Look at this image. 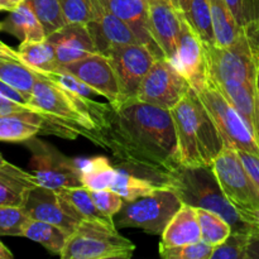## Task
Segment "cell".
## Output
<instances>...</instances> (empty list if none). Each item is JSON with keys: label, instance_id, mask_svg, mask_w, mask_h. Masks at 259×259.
<instances>
[{"label": "cell", "instance_id": "cell-31", "mask_svg": "<svg viewBox=\"0 0 259 259\" xmlns=\"http://www.w3.org/2000/svg\"><path fill=\"white\" fill-rule=\"evenodd\" d=\"M60 191L65 196V199L72 205V207L82 220H94V222L106 223V224H115L113 218L106 217L103 212L99 211L93 201L90 190H88L86 187H70V189H62Z\"/></svg>", "mask_w": 259, "mask_h": 259}, {"label": "cell", "instance_id": "cell-17", "mask_svg": "<svg viewBox=\"0 0 259 259\" xmlns=\"http://www.w3.org/2000/svg\"><path fill=\"white\" fill-rule=\"evenodd\" d=\"M53 45L58 68L67 63L82 60L94 53H100L88 25L66 24L47 37Z\"/></svg>", "mask_w": 259, "mask_h": 259}, {"label": "cell", "instance_id": "cell-3", "mask_svg": "<svg viewBox=\"0 0 259 259\" xmlns=\"http://www.w3.org/2000/svg\"><path fill=\"white\" fill-rule=\"evenodd\" d=\"M177 136L180 166H212L224 139L194 89L171 109Z\"/></svg>", "mask_w": 259, "mask_h": 259}, {"label": "cell", "instance_id": "cell-4", "mask_svg": "<svg viewBox=\"0 0 259 259\" xmlns=\"http://www.w3.org/2000/svg\"><path fill=\"white\" fill-rule=\"evenodd\" d=\"M167 189H171L182 204L220 215L229 223L233 232L252 235L253 225L245 223L227 199L212 167L179 166L169 172Z\"/></svg>", "mask_w": 259, "mask_h": 259}, {"label": "cell", "instance_id": "cell-21", "mask_svg": "<svg viewBox=\"0 0 259 259\" xmlns=\"http://www.w3.org/2000/svg\"><path fill=\"white\" fill-rule=\"evenodd\" d=\"M215 85L228 99V101L237 109L240 116L244 119L259 144V105L257 86H252L249 83L235 80H228L224 82L215 83Z\"/></svg>", "mask_w": 259, "mask_h": 259}, {"label": "cell", "instance_id": "cell-5", "mask_svg": "<svg viewBox=\"0 0 259 259\" xmlns=\"http://www.w3.org/2000/svg\"><path fill=\"white\" fill-rule=\"evenodd\" d=\"M136 244L116 229L115 224L82 220L68 237L62 259H129Z\"/></svg>", "mask_w": 259, "mask_h": 259}, {"label": "cell", "instance_id": "cell-52", "mask_svg": "<svg viewBox=\"0 0 259 259\" xmlns=\"http://www.w3.org/2000/svg\"><path fill=\"white\" fill-rule=\"evenodd\" d=\"M0 30H2V22H0Z\"/></svg>", "mask_w": 259, "mask_h": 259}, {"label": "cell", "instance_id": "cell-34", "mask_svg": "<svg viewBox=\"0 0 259 259\" xmlns=\"http://www.w3.org/2000/svg\"><path fill=\"white\" fill-rule=\"evenodd\" d=\"M25 3L32 8L47 37L67 24L60 0H27Z\"/></svg>", "mask_w": 259, "mask_h": 259}, {"label": "cell", "instance_id": "cell-48", "mask_svg": "<svg viewBox=\"0 0 259 259\" xmlns=\"http://www.w3.org/2000/svg\"><path fill=\"white\" fill-rule=\"evenodd\" d=\"M13 253L0 242V259H12Z\"/></svg>", "mask_w": 259, "mask_h": 259}, {"label": "cell", "instance_id": "cell-38", "mask_svg": "<svg viewBox=\"0 0 259 259\" xmlns=\"http://www.w3.org/2000/svg\"><path fill=\"white\" fill-rule=\"evenodd\" d=\"M29 217L23 207L0 205V237H22L23 228Z\"/></svg>", "mask_w": 259, "mask_h": 259}, {"label": "cell", "instance_id": "cell-11", "mask_svg": "<svg viewBox=\"0 0 259 259\" xmlns=\"http://www.w3.org/2000/svg\"><path fill=\"white\" fill-rule=\"evenodd\" d=\"M191 85L176 66L164 57H158L142 81L137 99L143 103L171 110L189 93Z\"/></svg>", "mask_w": 259, "mask_h": 259}, {"label": "cell", "instance_id": "cell-37", "mask_svg": "<svg viewBox=\"0 0 259 259\" xmlns=\"http://www.w3.org/2000/svg\"><path fill=\"white\" fill-rule=\"evenodd\" d=\"M212 252L214 247L204 240L180 247H159V255L164 259H210Z\"/></svg>", "mask_w": 259, "mask_h": 259}, {"label": "cell", "instance_id": "cell-32", "mask_svg": "<svg viewBox=\"0 0 259 259\" xmlns=\"http://www.w3.org/2000/svg\"><path fill=\"white\" fill-rule=\"evenodd\" d=\"M184 17L205 45H215L209 0H191Z\"/></svg>", "mask_w": 259, "mask_h": 259}, {"label": "cell", "instance_id": "cell-29", "mask_svg": "<svg viewBox=\"0 0 259 259\" xmlns=\"http://www.w3.org/2000/svg\"><path fill=\"white\" fill-rule=\"evenodd\" d=\"M116 176L111 184L110 189L118 195H120L124 201H133L142 196L152 194L158 189H162L154 182L143 179L138 175L133 174L123 166L116 164Z\"/></svg>", "mask_w": 259, "mask_h": 259}, {"label": "cell", "instance_id": "cell-41", "mask_svg": "<svg viewBox=\"0 0 259 259\" xmlns=\"http://www.w3.org/2000/svg\"><path fill=\"white\" fill-rule=\"evenodd\" d=\"M90 192L95 206L106 217L114 218L123 209L125 201L113 190H99V191Z\"/></svg>", "mask_w": 259, "mask_h": 259}, {"label": "cell", "instance_id": "cell-2", "mask_svg": "<svg viewBox=\"0 0 259 259\" xmlns=\"http://www.w3.org/2000/svg\"><path fill=\"white\" fill-rule=\"evenodd\" d=\"M28 105L45 115L43 134H56L66 139L82 136L101 146L100 134L110 103L80 96L39 75Z\"/></svg>", "mask_w": 259, "mask_h": 259}, {"label": "cell", "instance_id": "cell-9", "mask_svg": "<svg viewBox=\"0 0 259 259\" xmlns=\"http://www.w3.org/2000/svg\"><path fill=\"white\" fill-rule=\"evenodd\" d=\"M195 91L217 124L224 144L259 157V144L252 131L217 85L207 78V82Z\"/></svg>", "mask_w": 259, "mask_h": 259}, {"label": "cell", "instance_id": "cell-14", "mask_svg": "<svg viewBox=\"0 0 259 259\" xmlns=\"http://www.w3.org/2000/svg\"><path fill=\"white\" fill-rule=\"evenodd\" d=\"M23 209L30 219L58 225L70 234L82 222L80 215L65 199L60 190L35 187L30 191Z\"/></svg>", "mask_w": 259, "mask_h": 259}, {"label": "cell", "instance_id": "cell-10", "mask_svg": "<svg viewBox=\"0 0 259 259\" xmlns=\"http://www.w3.org/2000/svg\"><path fill=\"white\" fill-rule=\"evenodd\" d=\"M27 143L30 151V168L39 186L51 190L82 186L77 161L35 137Z\"/></svg>", "mask_w": 259, "mask_h": 259}, {"label": "cell", "instance_id": "cell-45", "mask_svg": "<svg viewBox=\"0 0 259 259\" xmlns=\"http://www.w3.org/2000/svg\"><path fill=\"white\" fill-rule=\"evenodd\" d=\"M247 259H259V237L250 235L247 248Z\"/></svg>", "mask_w": 259, "mask_h": 259}, {"label": "cell", "instance_id": "cell-36", "mask_svg": "<svg viewBox=\"0 0 259 259\" xmlns=\"http://www.w3.org/2000/svg\"><path fill=\"white\" fill-rule=\"evenodd\" d=\"M250 235L233 232L225 242L214 247L210 259H247V248Z\"/></svg>", "mask_w": 259, "mask_h": 259}, {"label": "cell", "instance_id": "cell-46", "mask_svg": "<svg viewBox=\"0 0 259 259\" xmlns=\"http://www.w3.org/2000/svg\"><path fill=\"white\" fill-rule=\"evenodd\" d=\"M0 58H5V60L20 61L19 55H18V51L12 50L9 46H7L5 43H3L2 40H0Z\"/></svg>", "mask_w": 259, "mask_h": 259}, {"label": "cell", "instance_id": "cell-26", "mask_svg": "<svg viewBox=\"0 0 259 259\" xmlns=\"http://www.w3.org/2000/svg\"><path fill=\"white\" fill-rule=\"evenodd\" d=\"M80 168L81 184L90 191L109 190L116 176V167L110 159L98 156L93 158L77 161Z\"/></svg>", "mask_w": 259, "mask_h": 259}, {"label": "cell", "instance_id": "cell-7", "mask_svg": "<svg viewBox=\"0 0 259 259\" xmlns=\"http://www.w3.org/2000/svg\"><path fill=\"white\" fill-rule=\"evenodd\" d=\"M205 51L207 78L211 82L220 83L228 80H235L257 86L258 55L254 42L247 29L233 45L227 47L205 45Z\"/></svg>", "mask_w": 259, "mask_h": 259}, {"label": "cell", "instance_id": "cell-19", "mask_svg": "<svg viewBox=\"0 0 259 259\" xmlns=\"http://www.w3.org/2000/svg\"><path fill=\"white\" fill-rule=\"evenodd\" d=\"M108 12L129 25L143 45L148 46L158 57H163L149 30L148 0H100Z\"/></svg>", "mask_w": 259, "mask_h": 259}, {"label": "cell", "instance_id": "cell-13", "mask_svg": "<svg viewBox=\"0 0 259 259\" xmlns=\"http://www.w3.org/2000/svg\"><path fill=\"white\" fill-rule=\"evenodd\" d=\"M58 70L77 77L96 91L98 95L108 99L113 106H118L123 103L118 76L108 55L94 53L82 60L61 66Z\"/></svg>", "mask_w": 259, "mask_h": 259}, {"label": "cell", "instance_id": "cell-6", "mask_svg": "<svg viewBox=\"0 0 259 259\" xmlns=\"http://www.w3.org/2000/svg\"><path fill=\"white\" fill-rule=\"evenodd\" d=\"M211 167L227 199L242 219L253 225L254 233L259 227V190L245 169L238 151L224 144Z\"/></svg>", "mask_w": 259, "mask_h": 259}, {"label": "cell", "instance_id": "cell-40", "mask_svg": "<svg viewBox=\"0 0 259 259\" xmlns=\"http://www.w3.org/2000/svg\"><path fill=\"white\" fill-rule=\"evenodd\" d=\"M42 76H45L48 80L53 81V82L57 83V85L62 86V88L67 89V90L72 91V93L77 94V95L80 96L94 99V96L98 95V93L94 91L91 88H89L86 83H83L82 81L78 80L77 77H75V76L71 75V73L65 72V71L57 70L55 71V72L42 73Z\"/></svg>", "mask_w": 259, "mask_h": 259}, {"label": "cell", "instance_id": "cell-43", "mask_svg": "<svg viewBox=\"0 0 259 259\" xmlns=\"http://www.w3.org/2000/svg\"><path fill=\"white\" fill-rule=\"evenodd\" d=\"M25 109H32V108L28 105H24V104L17 103V101L12 100V99L9 98H5V96L0 95V114H8V113H13V111L25 110Z\"/></svg>", "mask_w": 259, "mask_h": 259}, {"label": "cell", "instance_id": "cell-42", "mask_svg": "<svg viewBox=\"0 0 259 259\" xmlns=\"http://www.w3.org/2000/svg\"><path fill=\"white\" fill-rule=\"evenodd\" d=\"M238 153H239L240 159H242L247 172L249 174L250 179L253 180V182L259 190V157L243 151H238Z\"/></svg>", "mask_w": 259, "mask_h": 259}, {"label": "cell", "instance_id": "cell-47", "mask_svg": "<svg viewBox=\"0 0 259 259\" xmlns=\"http://www.w3.org/2000/svg\"><path fill=\"white\" fill-rule=\"evenodd\" d=\"M169 2L184 14V13H186L187 9H189V5L191 0H169Z\"/></svg>", "mask_w": 259, "mask_h": 259}, {"label": "cell", "instance_id": "cell-1", "mask_svg": "<svg viewBox=\"0 0 259 259\" xmlns=\"http://www.w3.org/2000/svg\"><path fill=\"white\" fill-rule=\"evenodd\" d=\"M101 147L119 163L168 175L180 166L171 110L138 99L110 104L100 134Z\"/></svg>", "mask_w": 259, "mask_h": 259}, {"label": "cell", "instance_id": "cell-50", "mask_svg": "<svg viewBox=\"0 0 259 259\" xmlns=\"http://www.w3.org/2000/svg\"><path fill=\"white\" fill-rule=\"evenodd\" d=\"M9 2H10V4L13 5V7L17 8L18 5L23 4V3H25V2H27V0H9Z\"/></svg>", "mask_w": 259, "mask_h": 259}, {"label": "cell", "instance_id": "cell-51", "mask_svg": "<svg viewBox=\"0 0 259 259\" xmlns=\"http://www.w3.org/2000/svg\"><path fill=\"white\" fill-rule=\"evenodd\" d=\"M4 162H5V159L3 158V157H2V154H0V164H2V163H4Z\"/></svg>", "mask_w": 259, "mask_h": 259}, {"label": "cell", "instance_id": "cell-35", "mask_svg": "<svg viewBox=\"0 0 259 259\" xmlns=\"http://www.w3.org/2000/svg\"><path fill=\"white\" fill-rule=\"evenodd\" d=\"M67 24H90L96 20L100 0H60Z\"/></svg>", "mask_w": 259, "mask_h": 259}, {"label": "cell", "instance_id": "cell-28", "mask_svg": "<svg viewBox=\"0 0 259 259\" xmlns=\"http://www.w3.org/2000/svg\"><path fill=\"white\" fill-rule=\"evenodd\" d=\"M209 5L214 27L215 45L219 47L233 45L245 29L239 27L225 0H209Z\"/></svg>", "mask_w": 259, "mask_h": 259}, {"label": "cell", "instance_id": "cell-12", "mask_svg": "<svg viewBox=\"0 0 259 259\" xmlns=\"http://www.w3.org/2000/svg\"><path fill=\"white\" fill-rule=\"evenodd\" d=\"M104 55L109 56L115 68L123 103L137 99V93L142 81L158 56L148 46L142 43L116 46Z\"/></svg>", "mask_w": 259, "mask_h": 259}, {"label": "cell", "instance_id": "cell-24", "mask_svg": "<svg viewBox=\"0 0 259 259\" xmlns=\"http://www.w3.org/2000/svg\"><path fill=\"white\" fill-rule=\"evenodd\" d=\"M2 30L14 35L20 42H39L47 38L45 28L27 3L10 10L2 22Z\"/></svg>", "mask_w": 259, "mask_h": 259}, {"label": "cell", "instance_id": "cell-22", "mask_svg": "<svg viewBox=\"0 0 259 259\" xmlns=\"http://www.w3.org/2000/svg\"><path fill=\"white\" fill-rule=\"evenodd\" d=\"M45 126V115L32 109L0 114V142H27L43 134Z\"/></svg>", "mask_w": 259, "mask_h": 259}, {"label": "cell", "instance_id": "cell-33", "mask_svg": "<svg viewBox=\"0 0 259 259\" xmlns=\"http://www.w3.org/2000/svg\"><path fill=\"white\" fill-rule=\"evenodd\" d=\"M197 219H199L200 228H201V240L207 244L217 247L227 240L233 233L232 227L220 215L209 210L196 207Z\"/></svg>", "mask_w": 259, "mask_h": 259}, {"label": "cell", "instance_id": "cell-20", "mask_svg": "<svg viewBox=\"0 0 259 259\" xmlns=\"http://www.w3.org/2000/svg\"><path fill=\"white\" fill-rule=\"evenodd\" d=\"M32 172L5 161L0 164V205L24 207L30 191L38 187Z\"/></svg>", "mask_w": 259, "mask_h": 259}, {"label": "cell", "instance_id": "cell-18", "mask_svg": "<svg viewBox=\"0 0 259 259\" xmlns=\"http://www.w3.org/2000/svg\"><path fill=\"white\" fill-rule=\"evenodd\" d=\"M88 27L95 40L96 48L100 53H106L110 48L116 46L142 43L133 29L123 20L108 12L103 4H100L96 20L88 24Z\"/></svg>", "mask_w": 259, "mask_h": 259}, {"label": "cell", "instance_id": "cell-39", "mask_svg": "<svg viewBox=\"0 0 259 259\" xmlns=\"http://www.w3.org/2000/svg\"><path fill=\"white\" fill-rule=\"evenodd\" d=\"M239 27H259V0H225Z\"/></svg>", "mask_w": 259, "mask_h": 259}, {"label": "cell", "instance_id": "cell-25", "mask_svg": "<svg viewBox=\"0 0 259 259\" xmlns=\"http://www.w3.org/2000/svg\"><path fill=\"white\" fill-rule=\"evenodd\" d=\"M22 237L39 243L51 254L61 255L70 237V233L58 225L29 218L23 228Z\"/></svg>", "mask_w": 259, "mask_h": 259}, {"label": "cell", "instance_id": "cell-27", "mask_svg": "<svg viewBox=\"0 0 259 259\" xmlns=\"http://www.w3.org/2000/svg\"><path fill=\"white\" fill-rule=\"evenodd\" d=\"M18 55L20 62L40 75L58 70L55 47L47 38L39 42H22L18 48Z\"/></svg>", "mask_w": 259, "mask_h": 259}, {"label": "cell", "instance_id": "cell-49", "mask_svg": "<svg viewBox=\"0 0 259 259\" xmlns=\"http://www.w3.org/2000/svg\"><path fill=\"white\" fill-rule=\"evenodd\" d=\"M13 9H14V7L10 4L9 0H0V10H8V12H10Z\"/></svg>", "mask_w": 259, "mask_h": 259}, {"label": "cell", "instance_id": "cell-8", "mask_svg": "<svg viewBox=\"0 0 259 259\" xmlns=\"http://www.w3.org/2000/svg\"><path fill=\"white\" fill-rule=\"evenodd\" d=\"M182 202L171 189L162 187L147 196L125 201L115 215L116 228H137L147 234L162 235Z\"/></svg>", "mask_w": 259, "mask_h": 259}, {"label": "cell", "instance_id": "cell-44", "mask_svg": "<svg viewBox=\"0 0 259 259\" xmlns=\"http://www.w3.org/2000/svg\"><path fill=\"white\" fill-rule=\"evenodd\" d=\"M0 95L5 96V98H9L12 100L17 101V103L24 104V105H28V101L22 94L18 90H15L14 88H12L10 85H8L7 82H4L3 80H0ZM29 106V105H28Z\"/></svg>", "mask_w": 259, "mask_h": 259}, {"label": "cell", "instance_id": "cell-30", "mask_svg": "<svg viewBox=\"0 0 259 259\" xmlns=\"http://www.w3.org/2000/svg\"><path fill=\"white\" fill-rule=\"evenodd\" d=\"M38 73L20 61L0 58V80L19 91L29 101Z\"/></svg>", "mask_w": 259, "mask_h": 259}, {"label": "cell", "instance_id": "cell-15", "mask_svg": "<svg viewBox=\"0 0 259 259\" xmlns=\"http://www.w3.org/2000/svg\"><path fill=\"white\" fill-rule=\"evenodd\" d=\"M171 62L187 78L194 90H199L207 82L205 45L197 33L192 29L191 25L187 23L185 17L182 19V28L180 33L176 56Z\"/></svg>", "mask_w": 259, "mask_h": 259}, {"label": "cell", "instance_id": "cell-23", "mask_svg": "<svg viewBox=\"0 0 259 259\" xmlns=\"http://www.w3.org/2000/svg\"><path fill=\"white\" fill-rule=\"evenodd\" d=\"M200 240H201V228L197 219L196 207L182 204L162 233L159 247H180Z\"/></svg>", "mask_w": 259, "mask_h": 259}, {"label": "cell", "instance_id": "cell-16", "mask_svg": "<svg viewBox=\"0 0 259 259\" xmlns=\"http://www.w3.org/2000/svg\"><path fill=\"white\" fill-rule=\"evenodd\" d=\"M149 30L164 58L172 61L176 56L182 13L169 0H148Z\"/></svg>", "mask_w": 259, "mask_h": 259}]
</instances>
